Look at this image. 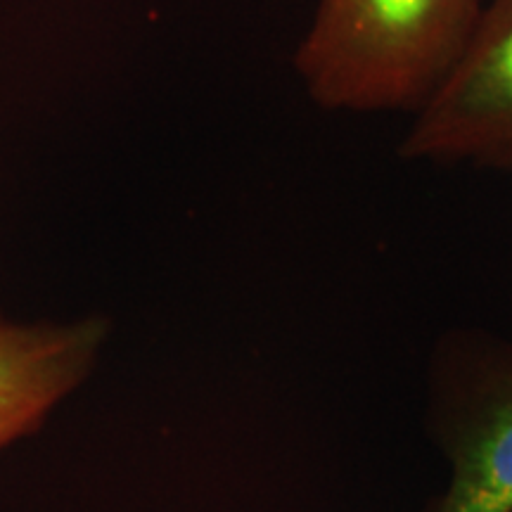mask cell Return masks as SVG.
<instances>
[{"instance_id":"obj_1","label":"cell","mask_w":512,"mask_h":512,"mask_svg":"<svg viewBox=\"0 0 512 512\" xmlns=\"http://www.w3.org/2000/svg\"><path fill=\"white\" fill-rule=\"evenodd\" d=\"M486 0H320L294 64L318 105L418 112L470 46Z\"/></svg>"},{"instance_id":"obj_2","label":"cell","mask_w":512,"mask_h":512,"mask_svg":"<svg viewBox=\"0 0 512 512\" xmlns=\"http://www.w3.org/2000/svg\"><path fill=\"white\" fill-rule=\"evenodd\" d=\"M401 152L512 171V0H486L470 46L415 112Z\"/></svg>"},{"instance_id":"obj_3","label":"cell","mask_w":512,"mask_h":512,"mask_svg":"<svg viewBox=\"0 0 512 512\" xmlns=\"http://www.w3.org/2000/svg\"><path fill=\"white\" fill-rule=\"evenodd\" d=\"M105 325L15 323L0 313V453L29 437L91 375Z\"/></svg>"},{"instance_id":"obj_4","label":"cell","mask_w":512,"mask_h":512,"mask_svg":"<svg viewBox=\"0 0 512 512\" xmlns=\"http://www.w3.org/2000/svg\"><path fill=\"white\" fill-rule=\"evenodd\" d=\"M437 512H512V382L460 434Z\"/></svg>"}]
</instances>
